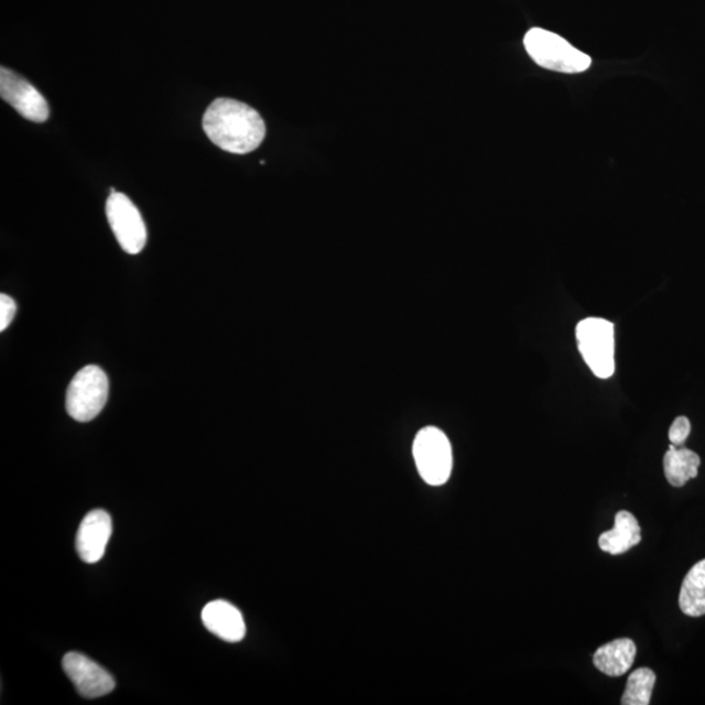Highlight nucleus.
<instances>
[{
    "instance_id": "nucleus-1",
    "label": "nucleus",
    "mask_w": 705,
    "mask_h": 705,
    "mask_svg": "<svg viewBox=\"0 0 705 705\" xmlns=\"http://www.w3.org/2000/svg\"><path fill=\"white\" fill-rule=\"evenodd\" d=\"M207 137L223 151L246 154L256 151L265 138V124L256 109L231 98H217L203 117Z\"/></svg>"
},
{
    "instance_id": "nucleus-2",
    "label": "nucleus",
    "mask_w": 705,
    "mask_h": 705,
    "mask_svg": "<svg viewBox=\"0 0 705 705\" xmlns=\"http://www.w3.org/2000/svg\"><path fill=\"white\" fill-rule=\"evenodd\" d=\"M525 51L539 66L563 74H579L592 65L590 56L577 51L561 35L533 28L524 37Z\"/></svg>"
},
{
    "instance_id": "nucleus-3",
    "label": "nucleus",
    "mask_w": 705,
    "mask_h": 705,
    "mask_svg": "<svg viewBox=\"0 0 705 705\" xmlns=\"http://www.w3.org/2000/svg\"><path fill=\"white\" fill-rule=\"evenodd\" d=\"M576 340L588 368L599 379H609L616 371L615 324L603 317H587L576 327Z\"/></svg>"
},
{
    "instance_id": "nucleus-4",
    "label": "nucleus",
    "mask_w": 705,
    "mask_h": 705,
    "mask_svg": "<svg viewBox=\"0 0 705 705\" xmlns=\"http://www.w3.org/2000/svg\"><path fill=\"white\" fill-rule=\"evenodd\" d=\"M109 398V379L98 366L82 369L67 390V413L77 422H89L102 412Z\"/></svg>"
},
{
    "instance_id": "nucleus-5",
    "label": "nucleus",
    "mask_w": 705,
    "mask_h": 705,
    "mask_svg": "<svg viewBox=\"0 0 705 705\" xmlns=\"http://www.w3.org/2000/svg\"><path fill=\"white\" fill-rule=\"evenodd\" d=\"M413 456L423 481L432 486L446 484L453 471V447L438 427L422 429L413 442Z\"/></svg>"
},
{
    "instance_id": "nucleus-6",
    "label": "nucleus",
    "mask_w": 705,
    "mask_h": 705,
    "mask_svg": "<svg viewBox=\"0 0 705 705\" xmlns=\"http://www.w3.org/2000/svg\"><path fill=\"white\" fill-rule=\"evenodd\" d=\"M106 216L110 228L123 251L137 256L147 243V228L139 209L130 197L121 193H111L106 202Z\"/></svg>"
},
{
    "instance_id": "nucleus-7",
    "label": "nucleus",
    "mask_w": 705,
    "mask_h": 705,
    "mask_svg": "<svg viewBox=\"0 0 705 705\" xmlns=\"http://www.w3.org/2000/svg\"><path fill=\"white\" fill-rule=\"evenodd\" d=\"M0 95L19 115L35 123H44L51 116L45 97L30 82L13 70L0 69Z\"/></svg>"
},
{
    "instance_id": "nucleus-8",
    "label": "nucleus",
    "mask_w": 705,
    "mask_h": 705,
    "mask_svg": "<svg viewBox=\"0 0 705 705\" xmlns=\"http://www.w3.org/2000/svg\"><path fill=\"white\" fill-rule=\"evenodd\" d=\"M62 665L77 693L87 699L108 695L116 687L115 679L87 655L77 652L67 653Z\"/></svg>"
},
{
    "instance_id": "nucleus-9",
    "label": "nucleus",
    "mask_w": 705,
    "mask_h": 705,
    "mask_svg": "<svg viewBox=\"0 0 705 705\" xmlns=\"http://www.w3.org/2000/svg\"><path fill=\"white\" fill-rule=\"evenodd\" d=\"M110 514L102 510L91 511L82 521L76 535V550L83 562L94 564L102 560L111 538Z\"/></svg>"
},
{
    "instance_id": "nucleus-10",
    "label": "nucleus",
    "mask_w": 705,
    "mask_h": 705,
    "mask_svg": "<svg viewBox=\"0 0 705 705\" xmlns=\"http://www.w3.org/2000/svg\"><path fill=\"white\" fill-rule=\"evenodd\" d=\"M202 620L209 632L228 643H238L246 637L242 612L224 599H217L204 606Z\"/></svg>"
},
{
    "instance_id": "nucleus-11",
    "label": "nucleus",
    "mask_w": 705,
    "mask_h": 705,
    "mask_svg": "<svg viewBox=\"0 0 705 705\" xmlns=\"http://www.w3.org/2000/svg\"><path fill=\"white\" fill-rule=\"evenodd\" d=\"M641 541V528L637 518L629 511L616 514L615 528L599 535L598 546L605 553L619 555L629 552Z\"/></svg>"
},
{
    "instance_id": "nucleus-12",
    "label": "nucleus",
    "mask_w": 705,
    "mask_h": 705,
    "mask_svg": "<svg viewBox=\"0 0 705 705\" xmlns=\"http://www.w3.org/2000/svg\"><path fill=\"white\" fill-rule=\"evenodd\" d=\"M637 653V646L631 639H617L598 648L594 664L606 675L622 676L632 668Z\"/></svg>"
},
{
    "instance_id": "nucleus-13",
    "label": "nucleus",
    "mask_w": 705,
    "mask_h": 705,
    "mask_svg": "<svg viewBox=\"0 0 705 705\" xmlns=\"http://www.w3.org/2000/svg\"><path fill=\"white\" fill-rule=\"evenodd\" d=\"M701 457L685 447L670 446L664 457V471L668 482L682 488L690 479L699 474Z\"/></svg>"
},
{
    "instance_id": "nucleus-14",
    "label": "nucleus",
    "mask_w": 705,
    "mask_h": 705,
    "mask_svg": "<svg viewBox=\"0 0 705 705\" xmlns=\"http://www.w3.org/2000/svg\"><path fill=\"white\" fill-rule=\"evenodd\" d=\"M680 608L688 617L705 616V560L697 562L683 581Z\"/></svg>"
},
{
    "instance_id": "nucleus-15",
    "label": "nucleus",
    "mask_w": 705,
    "mask_h": 705,
    "mask_svg": "<svg viewBox=\"0 0 705 705\" xmlns=\"http://www.w3.org/2000/svg\"><path fill=\"white\" fill-rule=\"evenodd\" d=\"M655 685V674L650 668L634 670L627 681L623 705H648L651 703L653 688Z\"/></svg>"
},
{
    "instance_id": "nucleus-16",
    "label": "nucleus",
    "mask_w": 705,
    "mask_h": 705,
    "mask_svg": "<svg viewBox=\"0 0 705 705\" xmlns=\"http://www.w3.org/2000/svg\"><path fill=\"white\" fill-rule=\"evenodd\" d=\"M691 433V422L687 417H676L670 426L669 440L673 446L682 447L688 438Z\"/></svg>"
},
{
    "instance_id": "nucleus-17",
    "label": "nucleus",
    "mask_w": 705,
    "mask_h": 705,
    "mask_svg": "<svg viewBox=\"0 0 705 705\" xmlns=\"http://www.w3.org/2000/svg\"><path fill=\"white\" fill-rule=\"evenodd\" d=\"M17 315V302L10 295H0V330L10 326Z\"/></svg>"
}]
</instances>
